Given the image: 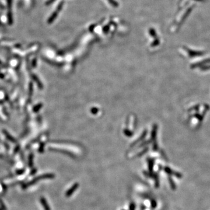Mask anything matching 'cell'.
Returning a JSON list of instances; mask_svg holds the SVG:
<instances>
[{
  "mask_svg": "<svg viewBox=\"0 0 210 210\" xmlns=\"http://www.w3.org/2000/svg\"><path fill=\"white\" fill-rule=\"evenodd\" d=\"M135 209V206H134V204H131L130 206V210H134Z\"/></svg>",
  "mask_w": 210,
  "mask_h": 210,
  "instance_id": "cell-13",
  "label": "cell"
},
{
  "mask_svg": "<svg viewBox=\"0 0 210 210\" xmlns=\"http://www.w3.org/2000/svg\"><path fill=\"white\" fill-rule=\"evenodd\" d=\"M201 69L202 71H206V70H208V69H210V65H204V66L201 67Z\"/></svg>",
  "mask_w": 210,
  "mask_h": 210,
  "instance_id": "cell-11",
  "label": "cell"
},
{
  "mask_svg": "<svg viewBox=\"0 0 210 210\" xmlns=\"http://www.w3.org/2000/svg\"><path fill=\"white\" fill-rule=\"evenodd\" d=\"M164 171H165V172H166V173L168 174V175H173V176H176V177H177V178L179 179H181V177H183V175H181V173L176 172V171H173L172 169H171L169 167H164Z\"/></svg>",
  "mask_w": 210,
  "mask_h": 210,
  "instance_id": "cell-2",
  "label": "cell"
},
{
  "mask_svg": "<svg viewBox=\"0 0 210 210\" xmlns=\"http://www.w3.org/2000/svg\"><path fill=\"white\" fill-rule=\"evenodd\" d=\"M78 186H79V184H78V183H75L74 184H73V186H72V187H71L69 189H68V191H67L66 194H65V196H66V197H70V196H71L73 193H74V191H75L77 189H78Z\"/></svg>",
  "mask_w": 210,
  "mask_h": 210,
  "instance_id": "cell-4",
  "label": "cell"
},
{
  "mask_svg": "<svg viewBox=\"0 0 210 210\" xmlns=\"http://www.w3.org/2000/svg\"><path fill=\"white\" fill-rule=\"evenodd\" d=\"M151 206L153 208H155L156 207V202L155 200H152L151 201Z\"/></svg>",
  "mask_w": 210,
  "mask_h": 210,
  "instance_id": "cell-12",
  "label": "cell"
},
{
  "mask_svg": "<svg viewBox=\"0 0 210 210\" xmlns=\"http://www.w3.org/2000/svg\"><path fill=\"white\" fill-rule=\"evenodd\" d=\"M154 179H155V187H156V188H158V187L159 186V180L158 176L157 174L155 173L154 175Z\"/></svg>",
  "mask_w": 210,
  "mask_h": 210,
  "instance_id": "cell-7",
  "label": "cell"
},
{
  "mask_svg": "<svg viewBox=\"0 0 210 210\" xmlns=\"http://www.w3.org/2000/svg\"><path fill=\"white\" fill-rule=\"evenodd\" d=\"M108 2L114 7H119V4L115 0H107Z\"/></svg>",
  "mask_w": 210,
  "mask_h": 210,
  "instance_id": "cell-9",
  "label": "cell"
},
{
  "mask_svg": "<svg viewBox=\"0 0 210 210\" xmlns=\"http://www.w3.org/2000/svg\"><path fill=\"white\" fill-rule=\"evenodd\" d=\"M63 4H64V2H63V1L61 2H60V4H58L56 10V11L53 12V14L51 15V17H50L49 19H48V23H51L52 22H53V21L55 20L56 18H57V15H58V12H59L60 11H61L62 8H63Z\"/></svg>",
  "mask_w": 210,
  "mask_h": 210,
  "instance_id": "cell-1",
  "label": "cell"
},
{
  "mask_svg": "<svg viewBox=\"0 0 210 210\" xmlns=\"http://www.w3.org/2000/svg\"><path fill=\"white\" fill-rule=\"evenodd\" d=\"M54 1H55V0H48V1H47V2H46V4H47V5L50 4L51 3H52V2H53Z\"/></svg>",
  "mask_w": 210,
  "mask_h": 210,
  "instance_id": "cell-14",
  "label": "cell"
},
{
  "mask_svg": "<svg viewBox=\"0 0 210 210\" xmlns=\"http://www.w3.org/2000/svg\"><path fill=\"white\" fill-rule=\"evenodd\" d=\"M153 166H154V162H153V161H150V162H149V170H150L151 173H152V172Z\"/></svg>",
  "mask_w": 210,
  "mask_h": 210,
  "instance_id": "cell-10",
  "label": "cell"
},
{
  "mask_svg": "<svg viewBox=\"0 0 210 210\" xmlns=\"http://www.w3.org/2000/svg\"><path fill=\"white\" fill-rule=\"evenodd\" d=\"M210 63V58H207V59L204 60L202 61L198 62V63H194L191 65V68H195L197 67H201L204 65H206L207 64Z\"/></svg>",
  "mask_w": 210,
  "mask_h": 210,
  "instance_id": "cell-3",
  "label": "cell"
},
{
  "mask_svg": "<svg viewBox=\"0 0 210 210\" xmlns=\"http://www.w3.org/2000/svg\"><path fill=\"white\" fill-rule=\"evenodd\" d=\"M41 202H42V204L43 205V207H44V210H50L49 207H48L47 203L46 201V200L44 199V198H42V199H41Z\"/></svg>",
  "mask_w": 210,
  "mask_h": 210,
  "instance_id": "cell-8",
  "label": "cell"
},
{
  "mask_svg": "<svg viewBox=\"0 0 210 210\" xmlns=\"http://www.w3.org/2000/svg\"><path fill=\"white\" fill-rule=\"evenodd\" d=\"M168 180H169V184L171 187V189H172V190H174L176 189V184H175V182H174L173 179L171 177H169Z\"/></svg>",
  "mask_w": 210,
  "mask_h": 210,
  "instance_id": "cell-6",
  "label": "cell"
},
{
  "mask_svg": "<svg viewBox=\"0 0 210 210\" xmlns=\"http://www.w3.org/2000/svg\"><path fill=\"white\" fill-rule=\"evenodd\" d=\"M189 54L190 57H196V56H199L202 55L204 54L202 52H198V51H191L189 50Z\"/></svg>",
  "mask_w": 210,
  "mask_h": 210,
  "instance_id": "cell-5",
  "label": "cell"
}]
</instances>
